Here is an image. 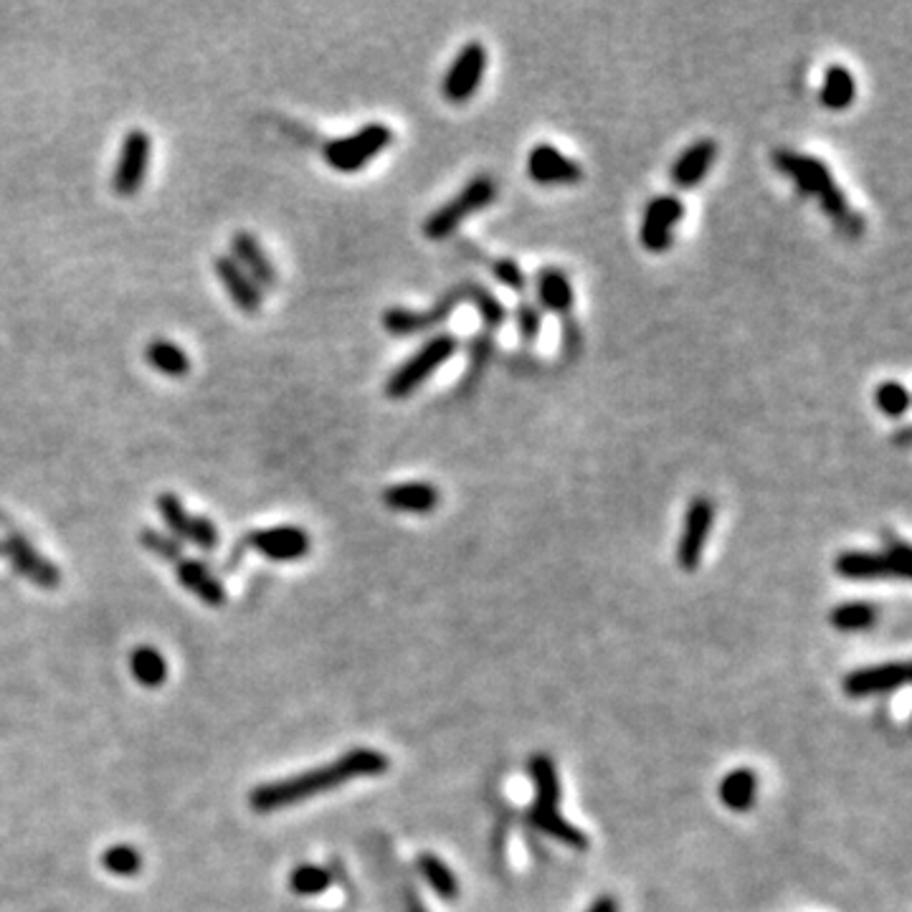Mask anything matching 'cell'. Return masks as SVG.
Masks as SVG:
<instances>
[{"mask_svg":"<svg viewBox=\"0 0 912 912\" xmlns=\"http://www.w3.org/2000/svg\"><path fill=\"white\" fill-rule=\"evenodd\" d=\"M489 54L482 41H469L459 49L451 66L441 79V94L451 104H467L479 92L487 71Z\"/></svg>","mask_w":912,"mask_h":912,"instance_id":"cell-7","label":"cell"},{"mask_svg":"<svg viewBox=\"0 0 912 912\" xmlns=\"http://www.w3.org/2000/svg\"><path fill=\"white\" fill-rule=\"evenodd\" d=\"M380 500L388 510L406 515H431L439 507L441 494L431 482H398L383 489Z\"/></svg>","mask_w":912,"mask_h":912,"instance_id":"cell-16","label":"cell"},{"mask_svg":"<svg viewBox=\"0 0 912 912\" xmlns=\"http://www.w3.org/2000/svg\"><path fill=\"white\" fill-rule=\"evenodd\" d=\"M586 912H619V900L614 895H601Z\"/></svg>","mask_w":912,"mask_h":912,"instance_id":"cell-42","label":"cell"},{"mask_svg":"<svg viewBox=\"0 0 912 912\" xmlns=\"http://www.w3.org/2000/svg\"><path fill=\"white\" fill-rule=\"evenodd\" d=\"M717 160V142L712 137H702V140L692 142L690 147H684L679 152V158L672 163L669 178H672L674 188L679 190H692L705 180V175L710 173L712 165Z\"/></svg>","mask_w":912,"mask_h":912,"instance_id":"cell-15","label":"cell"},{"mask_svg":"<svg viewBox=\"0 0 912 912\" xmlns=\"http://www.w3.org/2000/svg\"><path fill=\"white\" fill-rule=\"evenodd\" d=\"M857 99V79L852 71L842 64H831L824 71V82L819 89V102L821 107L829 112H844L852 107V102Z\"/></svg>","mask_w":912,"mask_h":912,"instance_id":"cell-23","label":"cell"},{"mask_svg":"<svg viewBox=\"0 0 912 912\" xmlns=\"http://www.w3.org/2000/svg\"><path fill=\"white\" fill-rule=\"evenodd\" d=\"M406 912H429V910H426V905L418 900L416 895H411V902L406 905Z\"/></svg>","mask_w":912,"mask_h":912,"instance_id":"cell-44","label":"cell"},{"mask_svg":"<svg viewBox=\"0 0 912 912\" xmlns=\"http://www.w3.org/2000/svg\"><path fill=\"white\" fill-rule=\"evenodd\" d=\"M310 532L297 525H277L254 530L249 535V548L277 563H292L310 555Z\"/></svg>","mask_w":912,"mask_h":912,"instance_id":"cell-11","label":"cell"},{"mask_svg":"<svg viewBox=\"0 0 912 912\" xmlns=\"http://www.w3.org/2000/svg\"><path fill=\"white\" fill-rule=\"evenodd\" d=\"M3 553L8 555L11 565L16 568V573H21L23 578H28L31 583L41 588H56L61 581V573L56 570L54 563L44 558L41 553H36L31 543H28L23 535H11V538L3 543Z\"/></svg>","mask_w":912,"mask_h":912,"instance_id":"cell-14","label":"cell"},{"mask_svg":"<svg viewBox=\"0 0 912 912\" xmlns=\"http://www.w3.org/2000/svg\"><path fill=\"white\" fill-rule=\"evenodd\" d=\"M140 545L147 550V553L158 555V558H163V560H180V553H183V548H180L178 540L170 538V535H163V532H158V530H142Z\"/></svg>","mask_w":912,"mask_h":912,"instance_id":"cell-39","label":"cell"},{"mask_svg":"<svg viewBox=\"0 0 912 912\" xmlns=\"http://www.w3.org/2000/svg\"><path fill=\"white\" fill-rule=\"evenodd\" d=\"M527 771H530L532 783H535V791H538L535 806L558 809L560 806V778H558V768H555L553 758L545 753H535L530 758V763H527Z\"/></svg>","mask_w":912,"mask_h":912,"instance_id":"cell-25","label":"cell"},{"mask_svg":"<svg viewBox=\"0 0 912 912\" xmlns=\"http://www.w3.org/2000/svg\"><path fill=\"white\" fill-rule=\"evenodd\" d=\"M527 175L538 185H576L583 180V168L578 160L568 158L565 152L550 142H540L527 155Z\"/></svg>","mask_w":912,"mask_h":912,"instance_id":"cell-12","label":"cell"},{"mask_svg":"<svg viewBox=\"0 0 912 912\" xmlns=\"http://www.w3.org/2000/svg\"><path fill=\"white\" fill-rule=\"evenodd\" d=\"M332 885V872L322 864H297L289 874V890L299 897H317Z\"/></svg>","mask_w":912,"mask_h":912,"instance_id":"cell-31","label":"cell"},{"mask_svg":"<svg viewBox=\"0 0 912 912\" xmlns=\"http://www.w3.org/2000/svg\"><path fill=\"white\" fill-rule=\"evenodd\" d=\"M393 142V130L383 122H370L348 137H335L322 147L325 163L337 173H358Z\"/></svg>","mask_w":912,"mask_h":912,"instance_id":"cell-5","label":"cell"},{"mask_svg":"<svg viewBox=\"0 0 912 912\" xmlns=\"http://www.w3.org/2000/svg\"><path fill=\"white\" fill-rule=\"evenodd\" d=\"M467 294L469 279H462V282H456L454 287L446 289L429 310H408V307H391V310H386L383 312V327L393 337H413L426 330H434V327L444 325L454 315L459 304L467 302Z\"/></svg>","mask_w":912,"mask_h":912,"instance_id":"cell-6","label":"cell"},{"mask_svg":"<svg viewBox=\"0 0 912 912\" xmlns=\"http://www.w3.org/2000/svg\"><path fill=\"white\" fill-rule=\"evenodd\" d=\"M720 801L730 811H748L758 798V776L750 768H735L720 781Z\"/></svg>","mask_w":912,"mask_h":912,"instance_id":"cell-24","label":"cell"},{"mask_svg":"<svg viewBox=\"0 0 912 912\" xmlns=\"http://www.w3.org/2000/svg\"><path fill=\"white\" fill-rule=\"evenodd\" d=\"M150 152L152 142L145 130L127 132L125 142H122L120 160H117V168H114L112 175V185L117 196H135L137 190L142 188V183L147 178V168H150Z\"/></svg>","mask_w":912,"mask_h":912,"instance_id":"cell-10","label":"cell"},{"mask_svg":"<svg viewBox=\"0 0 912 912\" xmlns=\"http://www.w3.org/2000/svg\"><path fill=\"white\" fill-rule=\"evenodd\" d=\"M456 350H459V337L451 335V332H439V335L429 337L411 358L403 360L388 375L386 396L393 398V401H403V398L413 396L441 365H446L454 358Z\"/></svg>","mask_w":912,"mask_h":912,"instance_id":"cell-3","label":"cell"},{"mask_svg":"<svg viewBox=\"0 0 912 912\" xmlns=\"http://www.w3.org/2000/svg\"><path fill=\"white\" fill-rule=\"evenodd\" d=\"M535 292H538L540 310L555 312L560 320L573 317V304H576V292L570 284L568 274L558 266H543L535 274Z\"/></svg>","mask_w":912,"mask_h":912,"instance_id":"cell-17","label":"cell"},{"mask_svg":"<svg viewBox=\"0 0 912 912\" xmlns=\"http://www.w3.org/2000/svg\"><path fill=\"white\" fill-rule=\"evenodd\" d=\"M874 401H877V408L885 413L887 418H900L905 416L907 408H910V393L902 383L897 380H885L880 383V388L874 391Z\"/></svg>","mask_w":912,"mask_h":912,"instance_id":"cell-35","label":"cell"},{"mask_svg":"<svg viewBox=\"0 0 912 912\" xmlns=\"http://www.w3.org/2000/svg\"><path fill=\"white\" fill-rule=\"evenodd\" d=\"M515 325L520 340L525 345H532L540 337V332H543V310L535 302L520 299L515 307Z\"/></svg>","mask_w":912,"mask_h":912,"instance_id":"cell-36","label":"cell"},{"mask_svg":"<svg viewBox=\"0 0 912 912\" xmlns=\"http://www.w3.org/2000/svg\"><path fill=\"white\" fill-rule=\"evenodd\" d=\"M175 578H178V583L185 591L198 596L203 603H208V606H223V603H226V591H223L218 578L213 576L211 570H208V565L201 563V560H178Z\"/></svg>","mask_w":912,"mask_h":912,"instance_id":"cell-21","label":"cell"},{"mask_svg":"<svg viewBox=\"0 0 912 912\" xmlns=\"http://www.w3.org/2000/svg\"><path fill=\"white\" fill-rule=\"evenodd\" d=\"M910 679V664L907 662H887L877 667H862L857 672L847 674L842 682V690L847 697H869V695H887L900 687H905Z\"/></svg>","mask_w":912,"mask_h":912,"instance_id":"cell-13","label":"cell"},{"mask_svg":"<svg viewBox=\"0 0 912 912\" xmlns=\"http://www.w3.org/2000/svg\"><path fill=\"white\" fill-rule=\"evenodd\" d=\"M99 862L112 877H137L145 859L132 844H112V847L104 849Z\"/></svg>","mask_w":912,"mask_h":912,"instance_id":"cell-32","label":"cell"},{"mask_svg":"<svg viewBox=\"0 0 912 912\" xmlns=\"http://www.w3.org/2000/svg\"><path fill=\"white\" fill-rule=\"evenodd\" d=\"M467 302L474 304V310L479 312V317H482V322H484V332H487V335L497 332L507 322L505 304L500 302V297H497V294H494L487 284L477 282V279H469Z\"/></svg>","mask_w":912,"mask_h":912,"instance_id":"cell-29","label":"cell"},{"mask_svg":"<svg viewBox=\"0 0 912 912\" xmlns=\"http://www.w3.org/2000/svg\"><path fill=\"white\" fill-rule=\"evenodd\" d=\"M158 512H160V517H163L165 525H168V530L175 535V540H188L190 520H193V515L185 510L178 494H173V492L160 494Z\"/></svg>","mask_w":912,"mask_h":912,"instance_id":"cell-34","label":"cell"},{"mask_svg":"<svg viewBox=\"0 0 912 912\" xmlns=\"http://www.w3.org/2000/svg\"><path fill=\"white\" fill-rule=\"evenodd\" d=\"M188 540L190 543H196L198 548H203V550L216 548L218 530H216V525H213V520H208V517H201V515H193V520H190Z\"/></svg>","mask_w":912,"mask_h":912,"instance_id":"cell-40","label":"cell"},{"mask_svg":"<svg viewBox=\"0 0 912 912\" xmlns=\"http://www.w3.org/2000/svg\"><path fill=\"white\" fill-rule=\"evenodd\" d=\"M829 621L839 631H864L877 621V606L867 601H844L831 608Z\"/></svg>","mask_w":912,"mask_h":912,"instance_id":"cell-30","label":"cell"},{"mask_svg":"<svg viewBox=\"0 0 912 912\" xmlns=\"http://www.w3.org/2000/svg\"><path fill=\"white\" fill-rule=\"evenodd\" d=\"M145 360L150 363L152 370L168 375V378H183L190 373V358L180 345H175L173 340H152L145 348Z\"/></svg>","mask_w":912,"mask_h":912,"instance_id":"cell-27","label":"cell"},{"mask_svg":"<svg viewBox=\"0 0 912 912\" xmlns=\"http://www.w3.org/2000/svg\"><path fill=\"white\" fill-rule=\"evenodd\" d=\"M773 168L778 173H783L786 178L793 180L796 190L804 198H819L821 211L826 213L834 228L844 239H859L864 234V218L862 213L854 211L852 203L847 201L844 196V190L836 185L834 173H831L829 165L824 163L816 155H806V152L798 150H781L773 152Z\"/></svg>","mask_w":912,"mask_h":912,"instance_id":"cell-2","label":"cell"},{"mask_svg":"<svg viewBox=\"0 0 912 912\" xmlns=\"http://www.w3.org/2000/svg\"><path fill=\"white\" fill-rule=\"evenodd\" d=\"M895 441H897V446H902V449H905V446H910V429H907V426H902V429L895 434Z\"/></svg>","mask_w":912,"mask_h":912,"instance_id":"cell-43","label":"cell"},{"mask_svg":"<svg viewBox=\"0 0 912 912\" xmlns=\"http://www.w3.org/2000/svg\"><path fill=\"white\" fill-rule=\"evenodd\" d=\"M684 218L682 198L674 193L654 196L644 206L639 226V241L649 254H664L674 244V228Z\"/></svg>","mask_w":912,"mask_h":912,"instance_id":"cell-8","label":"cell"},{"mask_svg":"<svg viewBox=\"0 0 912 912\" xmlns=\"http://www.w3.org/2000/svg\"><path fill=\"white\" fill-rule=\"evenodd\" d=\"M527 819H530V824L535 826V829L543 831L545 836H550V839H555V842L565 844V847L578 849V852H583V849L591 847V839H588L586 831L578 829L576 824H570V821L565 819L558 809H548V806L532 804V809L527 811Z\"/></svg>","mask_w":912,"mask_h":912,"instance_id":"cell-20","label":"cell"},{"mask_svg":"<svg viewBox=\"0 0 912 912\" xmlns=\"http://www.w3.org/2000/svg\"><path fill=\"white\" fill-rule=\"evenodd\" d=\"M489 272H492V277L497 279L502 287L510 289V292L522 294L527 289L525 272H522L520 264H517L515 259H510V256H500V259L489 261Z\"/></svg>","mask_w":912,"mask_h":912,"instance_id":"cell-38","label":"cell"},{"mask_svg":"<svg viewBox=\"0 0 912 912\" xmlns=\"http://www.w3.org/2000/svg\"><path fill=\"white\" fill-rule=\"evenodd\" d=\"M213 269H216V277L221 279L228 297L234 299V304L241 312L254 315V312L261 310V289L246 277L244 269H241L231 256H218V259L213 261Z\"/></svg>","mask_w":912,"mask_h":912,"instance_id":"cell-19","label":"cell"},{"mask_svg":"<svg viewBox=\"0 0 912 912\" xmlns=\"http://www.w3.org/2000/svg\"><path fill=\"white\" fill-rule=\"evenodd\" d=\"M494 198H497V183H494L492 175H474L454 198H449L444 206H439L429 218H426L424 236L431 241L449 239V236L456 234V228L462 226L467 218H472L474 213L492 206Z\"/></svg>","mask_w":912,"mask_h":912,"instance_id":"cell-4","label":"cell"},{"mask_svg":"<svg viewBox=\"0 0 912 912\" xmlns=\"http://www.w3.org/2000/svg\"><path fill=\"white\" fill-rule=\"evenodd\" d=\"M882 553H885L887 563H890L892 578H900V581L910 578L912 553H910V545H907V540L897 538L895 532H885V550H882Z\"/></svg>","mask_w":912,"mask_h":912,"instance_id":"cell-37","label":"cell"},{"mask_svg":"<svg viewBox=\"0 0 912 912\" xmlns=\"http://www.w3.org/2000/svg\"><path fill=\"white\" fill-rule=\"evenodd\" d=\"M416 869L444 902H454L459 897V880H456V874L451 872V867L444 859H439L431 852H421L416 857Z\"/></svg>","mask_w":912,"mask_h":912,"instance_id":"cell-26","label":"cell"},{"mask_svg":"<svg viewBox=\"0 0 912 912\" xmlns=\"http://www.w3.org/2000/svg\"><path fill=\"white\" fill-rule=\"evenodd\" d=\"M834 570L847 581H877L892 578V568L885 553H867V550H844L836 555Z\"/></svg>","mask_w":912,"mask_h":912,"instance_id":"cell-22","label":"cell"},{"mask_svg":"<svg viewBox=\"0 0 912 912\" xmlns=\"http://www.w3.org/2000/svg\"><path fill=\"white\" fill-rule=\"evenodd\" d=\"M391 768L388 755L375 748H353L350 753L340 755L327 766H317L312 771L297 773V776L279 778L272 783H261L249 793V806L256 814H274L287 806L302 804L320 793L340 788L355 778H375Z\"/></svg>","mask_w":912,"mask_h":912,"instance_id":"cell-1","label":"cell"},{"mask_svg":"<svg viewBox=\"0 0 912 912\" xmlns=\"http://www.w3.org/2000/svg\"><path fill=\"white\" fill-rule=\"evenodd\" d=\"M712 525H715V502L705 494L692 497L687 512L682 520V532H679L677 543V563L679 568L692 573L700 565L702 553H705V543L710 538Z\"/></svg>","mask_w":912,"mask_h":912,"instance_id":"cell-9","label":"cell"},{"mask_svg":"<svg viewBox=\"0 0 912 912\" xmlns=\"http://www.w3.org/2000/svg\"><path fill=\"white\" fill-rule=\"evenodd\" d=\"M492 353H494V340H492V335H487V332H482V335H477L472 342H469L467 345V363L469 365H467V375H464V380H462V391L477 386L479 378H482L484 370H487V363H489V358H492Z\"/></svg>","mask_w":912,"mask_h":912,"instance_id":"cell-33","label":"cell"},{"mask_svg":"<svg viewBox=\"0 0 912 912\" xmlns=\"http://www.w3.org/2000/svg\"><path fill=\"white\" fill-rule=\"evenodd\" d=\"M231 259L244 269L246 277L256 284V287L272 289L277 284V272H274L272 259L266 256V251L261 249V244L256 241V236H251L249 231H239L231 241Z\"/></svg>","mask_w":912,"mask_h":912,"instance_id":"cell-18","label":"cell"},{"mask_svg":"<svg viewBox=\"0 0 912 912\" xmlns=\"http://www.w3.org/2000/svg\"><path fill=\"white\" fill-rule=\"evenodd\" d=\"M130 672L142 687H160L168 679V659L155 646H137L130 657Z\"/></svg>","mask_w":912,"mask_h":912,"instance_id":"cell-28","label":"cell"},{"mask_svg":"<svg viewBox=\"0 0 912 912\" xmlns=\"http://www.w3.org/2000/svg\"><path fill=\"white\" fill-rule=\"evenodd\" d=\"M581 348H583L581 327H578V322L573 320V317H568V320H563V355L565 358L573 360L581 355Z\"/></svg>","mask_w":912,"mask_h":912,"instance_id":"cell-41","label":"cell"}]
</instances>
